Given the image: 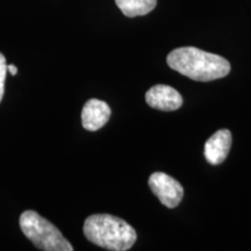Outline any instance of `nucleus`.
I'll return each instance as SVG.
<instances>
[{
    "label": "nucleus",
    "mask_w": 251,
    "mask_h": 251,
    "mask_svg": "<svg viewBox=\"0 0 251 251\" xmlns=\"http://www.w3.org/2000/svg\"><path fill=\"white\" fill-rule=\"evenodd\" d=\"M115 4L126 17L135 18L150 13L156 7L157 0H115Z\"/></svg>",
    "instance_id": "8"
},
{
    "label": "nucleus",
    "mask_w": 251,
    "mask_h": 251,
    "mask_svg": "<svg viewBox=\"0 0 251 251\" xmlns=\"http://www.w3.org/2000/svg\"><path fill=\"white\" fill-rule=\"evenodd\" d=\"M166 62L171 69L197 81L220 79L230 72V63L227 59L194 47L172 50Z\"/></svg>",
    "instance_id": "1"
},
{
    "label": "nucleus",
    "mask_w": 251,
    "mask_h": 251,
    "mask_svg": "<svg viewBox=\"0 0 251 251\" xmlns=\"http://www.w3.org/2000/svg\"><path fill=\"white\" fill-rule=\"evenodd\" d=\"M20 227L28 240L37 249L46 251H72L74 247L51 222L34 211H26L20 216Z\"/></svg>",
    "instance_id": "3"
},
{
    "label": "nucleus",
    "mask_w": 251,
    "mask_h": 251,
    "mask_svg": "<svg viewBox=\"0 0 251 251\" xmlns=\"http://www.w3.org/2000/svg\"><path fill=\"white\" fill-rule=\"evenodd\" d=\"M7 63H6L5 56L0 52V102H1L2 97L5 92V79L7 75Z\"/></svg>",
    "instance_id": "9"
},
{
    "label": "nucleus",
    "mask_w": 251,
    "mask_h": 251,
    "mask_svg": "<svg viewBox=\"0 0 251 251\" xmlns=\"http://www.w3.org/2000/svg\"><path fill=\"white\" fill-rule=\"evenodd\" d=\"M111 108L102 100L91 99L81 111V124L89 131H96L107 124L111 118Z\"/></svg>",
    "instance_id": "6"
},
{
    "label": "nucleus",
    "mask_w": 251,
    "mask_h": 251,
    "mask_svg": "<svg viewBox=\"0 0 251 251\" xmlns=\"http://www.w3.org/2000/svg\"><path fill=\"white\" fill-rule=\"evenodd\" d=\"M83 230L90 242L113 251L129 250L137 238L136 231L130 225L108 214L89 216Z\"/></svg>",
    "instance_id": "2"
},
{
    "label": "nucleus",
    "mask_w": 251,
    "mask_h": 251,
    "mask_svg": "<svg viewBox=\"0 0 251 251\" xmlns=\"http://www.w3.org/2000/svg\"><path fill=\"white\" fill-rule=\"evenodd\" d=\"M230 130L220 129L212 135L205 143V157L207 162L213 165L221 164L227 158L231 147Z\"/></svg>",
    "instance_id": "7"
},
{
    "label": "nucleus",
    "mask_w": 251,
    "mask_h": 251,
    "mask_svg": "<svg viewBox=\"0 0 251 251\" xmlns=\"http://www.w3.org/2000/svg\"><path fill=\"white\" fill-rule=\"evenodd\" d=\"M149 186L152 193L168 208H175L179 205L184 197V188L171 176L164 172H153L149 178Z\"/></svg>",
    "instance_id": "4"
},
{
    "label": "nucleus",
    "mask_w": 251,
    "mask_h": 251,
    "mask_svg": "<svg viewBox=\"0 0 251 251\" xmlns=\"http://www.w3.org/2000/svg\"><path fill=\"white\" fill-rule=\"evenodd\" d=\"M7 70L9 74L12 75V76H15V75L18 74V68L13 64H7Z\"/></svg>",
    "instance_id": "10"
},
{
    "label": "nucleus",
    "mask_w": 251,
    "mask_h": 251,
    "mask_svg": "<svg viewBox=\"0 0 251 251\" xmlns=\"http://www.w3.org/2000/svg\"><path fill=\"white\" fill-rule=\"evenodd\" d=\"M146 101L150 107L159 111H176L183 105L180 93L174 87L168 85H155L146 93Z\"/></svg>",
    "instance_id": "5"
}]
</instances>
